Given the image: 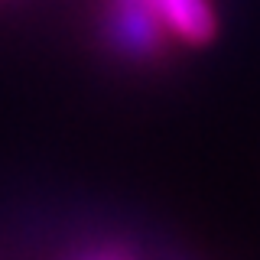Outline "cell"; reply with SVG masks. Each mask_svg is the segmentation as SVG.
Segmentation results:
<instances>
[{
	"mask_svg": "<svg viewBox=\"0 0 260 260\" xmlns=\"http://www.w3.org/2000/svg\"><path fill=\"white\" fill-rule=\"evenodd\" d=\"M153 0H108V39L127 59H153L146 10Z\"/></svg>",
	"mask_w": 260,
	"mask_h": 260,
	"instance_id": "obj_1",
	"label": "cell"
},
{
	"mask_svg": "<svg viewBox=\"0 0 260 260\" xmlns=\"http://www.w3.org/2000/svg\"><path fill=\"white\" fill-rule=\"evenodd\" d=\"M81 260H130L124 250H117V247H108V250H98V254L91 257H81Z\"/></svg>",
	"mask_w": 260,
	"mask_h": 260,
	"instance_id": "obj_2",
	"label": "cell"
}]
</instances>
